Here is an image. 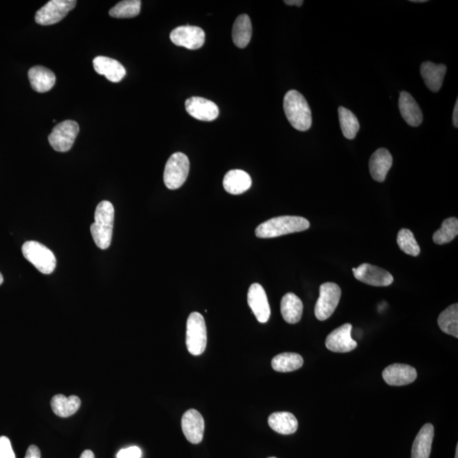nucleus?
I'll return each mask as SVG.
<instances>
[{"label":"nucleus","mask_w":458,"mask_h":458,"mask_svg":"<svg viewBox=\"0 0 458 458\" xmlns=\"http://www.w3.org/2000/svg\"><path fill=\"white\" fill-rule=\"evenodd\" d=\"M310 227L306 218L296 216H282L264 221L256 229L257 237L271 239L279 236L306 230Z\"/></svg>","instance_id":"f257e3e1"},{"label":"nucleus","mask_w":458,"mask_h":458,"mask_svg":"<svg viewBox=\"0 0 458 458\" xmlns=\"http://www.w3.org/2000/svg\"><path fill=\"white\" fill-rule=\"evenodd\" d=\"M114 210L112 203L104 200L96 207L95 223L91 231L96 245L99 249H108L112 241Z\"/></svg>","instance_id":"f03ea898"},{"label":"nucleus","mask_w":458,"mask_h":458,"mask_svg":"<svg viewBox=\"0 0 458 458\" xmlns=\"http://www.w3.org/2000/svg\"><path fill=\"white\" fill-rule=\"evenodd\" d=\"M284 110L289 123L300 132L309 130L313 123L309 103L300 92L291 91L285 95Z\"/></svg>","instance_id":"7ed1b4c3"},{"label":"nucleus","mask_w":458,"mask_h":458,"mask_svg":"<svg viewBox=\"0 0 458 458\" xmlns=\"http://www.w3.org/2000/svg\"><path fill=\"white\" fill-rule=\"evenodd\" d=\"M207 344V331L205 320L202 314L192 313L187 321L186 346L192 355L200 356L205 352Z\"/></svg>","instance_id":"20e7f679"},{"label":"nucleus","mask_w":458,"mask_h":458,"mask_svg":"<svg viewBox=\"0 0 458 458\" xmlns=\"http://www.w3.org/2000/svg\"><path fill=\"white\" fill-rule=\"evenodd\" d=\"M21 250L25 258L40 273L48 275L55 271L57 263L56 256L45 245L37 241H27Z\"/></svg>","instance_id":"39448f33"},{"label":"nucleus","mask_w":458,"mask_h":458,"mask_svg":"<svg viewBox=\"0 0 458 458\" xmlns=\"http://www.w3.org/2000/svg\"><path fill=\"white\" fill-rule=\"evenodd\" d=\"M189 160L184 153L171 155L165 167L164 182L167 188L174 191L182 187L189 176Z\"/></svg>","instance_id":"423d86ee"},{"label":"nucleus","mask_w":458,"mask_h":458,"mask_svg":"<svg viewBox=\"0 0 458 458\" xmlns=\"http://www.w3.org/2000/svg\"><path fill=\"white\" fill-rule=\"evenodd\" d=\"M341 296V289L335 282H324L320 286V298L315 306V316L318 320H327L332 316L337 309Z\"/></svg>","instance_id":"0eeeda50"},{"label":"nucleus","mask_w":458,"mask_h":458,"mask_svg":"<svg viewBox=\"0 0 458 458\" xmlns=\"http://www.w3.org/2000/svg\"><path fill=\"white\" fill-rule=\"evenodd\" d=\"M80 125L77 121H64L53 128L49 136V144L56 152H69L80 134Z\"/></svg>","instance_id":"6e6552de"},{"label":"nucleus","mask_w":458,"mask_h":458,"mask_svg":"<svg viewBox=\"0 0 458 458\" xmlns=\"http://www.w3.org/2000/svg\"><path fill=\"white\" fill-rule=\"evenodd\" d=\"M76 5V0H51L36 13V23L42 26L58 23Z\"/></svg>","instance_id":"1a4fd4ad"},{"label":"nucleus","mask_w":458,"mask_h":458,"mask_svg":"<svg viewBox=\"0 0 458 458\" xmlns=\"http://www.w3.org/2000/svg\"><path fill=\"white\" fill-rule=\"evenodd\" d=\"M170 38L175 45L195 50L202 48L205 44L206 34L200 27L182 26L171 32Z\"/></svg>","instance_id":"9d476101"},{"label":"nucleus","mask_w":458,"mask_h":458,"mask_svg":"<svg viewBox=\"0 0 458 458\" xmlns=\"http://www.w3.org/2000/svg\"><path fill=\"white\" fill-rule=\"evenodd\" d=\"M352 272L357 280L377 287L391 285L394 281V277L389 272L368 263L353 268Z\"/></svg>","instance_id":"9b49d317"},{"label":"nucleus","mask_w":458,"mask_h":458,"mask_svg":"<svg viewBox=\"0 0 458 458\" xmlns=\"http://www.w3.org/2000/svg\"><path fill=\"white\" fill-rule=\"evenodd\" d=\"M352 325L345 324L328 335L325 345L333 352L346 353L357 348V343L352 338Z\"/></svg>","instance_id":"f8f14e48"},{"label":"nucleus","mask_w":458,"mask_h":458,"mask_svg":"<svg viewBox=\"0 0 458 458\" xmlns=\"http://www.w3.org/2000/svg\"><path fill=\"white\" fill-rule=\"evenodd\" d=\"M248 304L259 323L265 324L269 320L271 309L266 291L263 286L257 282L249 289Z\"/></svg>","instance_id":"ddd939ff"},{"label":"nucleus","mask_w":458,"mask_h":458,"mask_svg":"<svg viewBox=\"0 0 458 458\" xmlns=\"http://www.w3.org/2000/svg\"><path fill=\"white\" fill-rule=\"evenodd\" d=\"M185 108L189 114L197 120L212 121L219 114L217 106L209 99L202 97H192L186 100Z\"/></svg>","instance_id":"4468645a"},{"label":"nucleus","mask_w":458,"mask_h":458,"mask_svg":"<svg viewBox=\"0 0 458 458\" xmlns=\"http://www.w3.org/2000/svg\"><path fill=\"white\" fill-rule=\"evenodd\" d=\"M182 429L189 442L192 444L202 442L205 431V421L202 415L195 409L186 411L182 418Z\"/></svg>","instance_id":"2eb2a0df"},{"label":"nucleus","mask_w":458,"mask_h":458,"mask_svg":"<svg viewBox=\"0 0 458 458\" xmlns=\"http://www.w3.org/2000/svg\"><path fill=\"white\" fill-rule=\"evenodd\" d=\"M383 378L391 386H403L411 384L417 378V371L407 364H392L383 372Z\"/></svg>","instance_id":"dca6fc26"},{"label":"nucleus","mask_w":458,"mask_h":458,"mask_svg":"<svg viewBox=\"0 0 458 458\" xmlns=\"http://www.w3.org/2000/svg\"><path fill=\"white\" fill-rule=\"evenodd\" d=\"M94 68L99 75L105 76L107 80L112 82H119L126 76V69L117 60L106 56L95 57Z\"/></svg>","instance_id":"f3484780"},{"label":"nucleus","mask_w":458,"mask_h":458,"mask_svg":"<svg viewBox=\"0 0 458 458\" xmlns=\"http://www.w3.org/2000/svg\"><path fill=\"white\" fill-rule=\"evenodd\" d=\"M399 109L403 119L409 126L418 127L423 123V113L420 107L409 93L400 92Z\"/></svg>","instance_id":"a211bd4d"},{"label":"nucleus","mask_w":458,"mask_h":458,"mask_svg":"<svg viewBox=\"0 0 458 458\" xmlns=\"http://www.w3.org/2000/svg\"><path fill=\"white\" fill-rule=\"evenodd\" d=\"M393 163L391 154L388 149H378L372 155L370 160V170L372 178L375 181L382 182L391 169Z\"/></svg>","instance_id":"6ab92c4d"},{"label":"nucleus","mask_w":458,"mask_h":458,"mask_svg":"<svg viewBox=\"0 0 458 458\" xmlns=\"http://www.w3.org/2000/svg\"><path fill=\"white\" fill-rule=\"evenodd\" d=\"M434 436V426L431 424H424L414 439L411 458H429Z\"/></svg>","instance_id":"aec40b11"},{"label":"nucleus","mask_w":458,"mask_h":458,"mask_svg":"<svg viewBox=\"0 0 458 458\" xmlns=\"http://www.w3.org/2000/svg\"><path fill=\"white\" fill-rule=\"evenodd\" d=\"M28 77L32 88L38 93L51 91L56 81L55 73L48 68L41 66L32 67L28 71Z\"/></svg>","instance_id":"412c9836"},{"label":"nucleus","mask_w":458,"mask_h":458,"mask_svg":"<svg viewBox=\"0 0 458 458\" xmlns=\"http://www.w3.org/2000/svg\"><path fill=\"white\" fill-rule=\"evenodd\" d=\"M250 175L243 170H231L225 175L224 187L229 194L241 195L252 187Z\"/></svg>","instance_id":"4be33fe9"},{"label":"nucleus","mask_w":458,"mask_h":458,"mask_svg":"<svg viewBox=\"0 0 458 458\" xmlns=\"http://www.w3.org/2000/svg\"><path fill=\"white\" fill-rule=\"evenodd\" d=\"M420 73L427 88L432 92L437 93L442 87L446 67L444 64L436 65L435 63L426 62L422 64Z\"/></svg>","instance_id":"5701e85b"},{"label":"nucleus","mask_w":458,"mask_h":458,"mask_svg":"<svg viewBox=\"0 0 458 458\" xmlns=\"http://www.w3.org/2000/svg\"><path fill=\"white\" fill-rule=\"evenodd\" d=\"M281 313L282 318L288 324L299 323L303 313L302 300L293 293H288L282 298Z\"/></svg>","instance_id":"b1692460"},{"label":"nucleus","mask_w":458,"mask_h":458,"mask_svg":"<svg viewBox=\"0 0 458 458\" xmlns=\"http://www.w3.org/2000/svg\"><path fill=\"white\" fill-rule=\"evenodd\" d=\"M268 424L274 431L281 435H292L298 429V421L295 415L288 411H279L270 415Z\"/></svg>","instance_id":"393cba45"},{"label":"nucleus","mask_w":458,"mask_h":458,"mask_svg":"<svg viewBox=\"0 0 458 458\" xmlns=\"http://www.w3.org/2000/svg\"><path fill=\"white\" fill-rule=\"evenodd\" d=\"M51 407L53 413L60 418L73 416L80 409L81 400L77 396L67 397L62 394L53 397Z\"/></svg>","instance_id":"a878e982"},{"label":"nucleus","mask_w":458,"mask_h":458,"mask_svg":"<svg viewBox=\"0 0 458 458\" xmlns=\"http://www.w3.org/2000/svg\"><path fill=\"white\" fill-rule=\"evenodd\" d=\"M252 35V25L245 14L237 17L232 27V41L237 47L244 49L249 45Z\"/></svg>","instance_id":"bb28decb"},{"label":"nucleus","mask_w":458,"mask_h":458,"mask_svg":"<svg viewBox=\"0 0 458 458\" xmlns=\"http://www.w3.org/2000/svg\"><path fill=\"white\" fill-rule=\"evenodd\" d=\"M302 357L297 353L285 352L279 354L272 360V367L280 373H289L298 370L303 366Z\"/></svg>","instance_id":"cd10ccee"},{"label":"nucleus","mask_w":458,"mask_h":458,"mask_svg":"<svg viewBox=\"0 0 458 458\" xmlns=\"http://www.w3.org/2000/svg\"><path fill=\"white\" fill-rule=\"evenodd\" d=\"M438 324L444 333L458 338V305L457 303L442 311L438 318Z\"/></svg>","instance_id":"c85d7f7f"},{"label":"nucleus","mask_w":458,"mask_h":458,"mask_svg":"<svg viewBox=\"0 0 458 458\" xmlns=\"http://www.w3.org/2000/svg\"><path fill=\"white\" fill-rule=\"evenodd\" d=\"M338 114L344 136L347 139L355 138L360 130V123L355 114L342 106L339 107Z\"/></svg>","instance_id":"c756f323"},{"label":"nucleus","mask_w":458,"mask_h":458,"mask_svg":"<svg viewBox=\"0 0 458 458\" xmlns=\"http://www.w3.org/2000/svg\"><path fill=\"white\" fill-rule=\"evenodd\" d=\"M458 234V220L456 217L447 218L442 228L433 235V241L437 245H446L452 242Z\"/></svg>","instance_id":"7c9ffc66"},{"label":"nucleus","mask_w":458,"mask_h":458,"mask_svg":"<svg viewBox=\"0 0 458 458\" xmlns=\"http://www.w3.org/2000/svg\"><path fill=\"white\" fill-rule=\"evenodd\" d=\"M141 0H124L110 10L109 15L114 18H132L141 13Z\"/></svg>","instance_id":"2f4dec72"},{"label":"nucleus","mask_w":458,"mask_h":458,"mask_svg":"<svg viewBox=\"0 0 458 458\" xmlns=\"http://www.w3.org/2000/svg\"><path fill=\"white\" fill-rule=\"evenodd\" d=\"M397 244L400 249L407 255L418 256L420 253V247L418 245L413 232L409 229L402 228L397 235Z\"/></svg>","instance_id":"473e14b6"},{"label":"nucleus","mask_w":458,"mask_h":458,"mask_svg":"<svg viewBox=\"0 0 458 458\" xmlns=\"http://www.w3.org/2000/svg\"><path fill=\"white\" fill-rule=\"evenodd\" d=\"M0 458H16L12 443L6 436L0 437Z\"/></svg>","instance_id":"72a5a7b5"},{"label":"nucleus","mask_w":458,"mask_h":458,"mask_svg":"<svg viewBox=\"0 0 458 458\" xmlns=\"http://www.w3.org/2000/svg\"><path fill=\"white\" fill-rule=\"evenodd\" d=\"M142 450L138 446H131L128 448L121 449L117 453V458H141Z\"/></svg>","instance_id":"f704fd0d"},{"label":"nucleus","mask_w":458,"mask_h":458,"mask_svg":"<svg viewBox=\"0 0 458 458\" xmlns=\"http://www.w3.org/2000/svg\"><path fill=\"white\" fill-rule=\"evenodd\" d=\"M25 458H41L40 450L38 446H30L28 447Z\"/></svg>","instance_id":"c9c22d12"},{"label":"nucleus","mask_w":458,"mask_h":458,"mask_svg":"<svg viewBox=\"0 0 458 458\" xmlns=\"http://www.w3.org/2000/svg\"><path fill=\"white\" fill-rule=\"evenodd\" d=\"M454 127L458 128V99H457L455 107H454L453 114Z\"/></svg>","instance_id":"e433bc0d"},{"label":"nucleus","mask_w":458,"mask_h":458,"mask_svg":"<svg viewBox=\"0 0 458 458\" xmlns=\"http://www.w3.org/2000/svg\"><path fill=\"white\" fill-rule=\"evenodd\" d=\"M285 3L291 6H302L304 3L302 0H285Z\"/></svg>","instance_id":"4c0bfd02"},{"label":"nucleus","mask_w":458,"mask_h":458,"mask_svg":"<svg viewBox=\"0 0 458 458\" xmlns=\"http://www.w3.org/2000/svg\"><path fill=\"white\" fill-rule=\"evenodd\" d=\"M80 458H95L94 453L91 450H86L82 453Z\"/></svg>","instance_id":"58836bf2"},{"label":"nucleus","mask_w":458,"mask_h":458,"mask_svg":"<svg viewBox=\"0 0 458 458\" xmlns=\"http://www.w3.org/2000/svg\"><path fill=\"white\" fill-rule=\"evenodd\" d=\"M411 2H413V3H425V2H427V0H411Z\"/></svg>","instance_id":"ea45409f"},{"label":"nucleus","mask_w":458,"mask_h":458,"mask_svg":"<svg viewBox=\"0 0 458 458\" xmlns=\"http://www.w3.org/2000/svg\"><path fill=\"white\" fill-rule=\"evenodd\" d=\"M3 275L1 274V273H0V285L3 284Z\"/></svg>","instance_id":"a19ab883"},{"label":"nucleus","mask_w":458,"mask_h":458,"mask_svg":"<svg viewBox=\"0 0 458 458\" xmlns=\"http://www.w3.org/2000/svg\"><path fill=\"white\" fill-rule=\"evenodd\" d=\"M455 458H458V445L457 446V448H456V456H455Z\"/></svg>","instance_id":"79ce46f5"},{"label":"nucleus","mask_w":458,"mask_h":458,"mask_svg":"<svg viewBox=\"0 0 458 458\" xmlns=\"http://www.w3.org/2000/svg\"><path fill=\"white\" fill-rule=\"evenodd\" d=\"M269 458H277V457H269Z\"/></svg>","instance_id":"37998d69"}]
</instances>
